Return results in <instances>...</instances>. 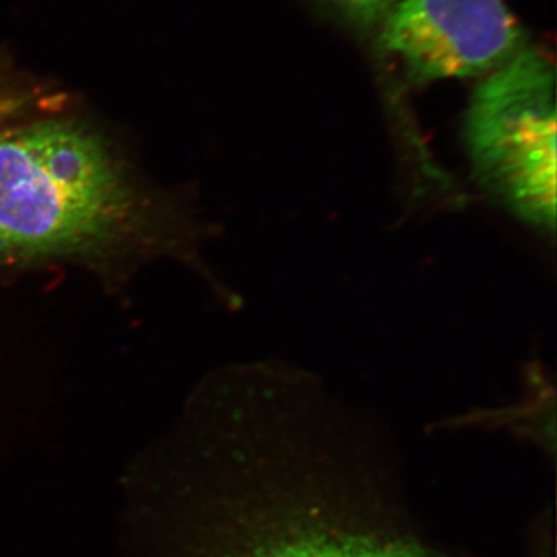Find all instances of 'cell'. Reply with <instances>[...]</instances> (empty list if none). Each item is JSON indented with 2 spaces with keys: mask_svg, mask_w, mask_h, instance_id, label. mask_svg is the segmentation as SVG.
<instances>
[{
  "mask_svg": "<svg viewBox=\"0 0 557 557\" xmlns=\"http://www.w3.org/2000/svg\"><path fill=\"white\" fill-rule=\"evenodd\" d=\"M366 446L358 412L317 376L239 370L131 468L135 557H438Z\"/></svg>",
  "mask_w": 557,
  "mask_h": 557,
  "instance_id": "obj_1",
  "label": "cell"
},
{
  "mask_svg": "<svg viewBox=\"0 0 557 557\" xmlns=\"http://www.w3.org/2000/svg\"><path fill=\"white\" fill-rule=\"evenodd\" d=\"M143 201L112 150L72 121L0 134V259L101 256L145 225Z\"/></svg>",
  "mask_w": 557,
  "mask_h": 557,
  "instance_id": "obj_2",
  "label": "cell"
},
{
  "mask_svg": "<svg viewBox=\"0 0 557 557\" xmlns=\"http://www.w3.org/2000/svg\"><path fill=\"white\" fill-rule=\"evenodd\" d=\"M556 70L522 47L482 76L465 116V143L479 185L541 233L556 230Z\"/></svg>",
  "mask_w": 557,
  "mask_h": 557,
  "instance_id": "obj_3",
  "label": "cell"
},
{
  "mask_svg": "<svg viewBox=\"0 0 557 557\" xmlns=\"http://www.w3.org/2000/svg\"><path fill=\"white\" fill-rule=\"evenodd\" d=\"M504 0H398L380 44L420 84L486 75L522 49Z\"/></svg>",
  "mask_w": 557,
  "mask_h": 557,
  "instance_id": "obj_4",
  "label": "cell"
},
{
  "mask_svg": "<svg viewBox=\"0 0 557 557\" xmlns=\"http://www.w3.org/2000/svg\"><path fill=\"white\" fill-rule=\"evenodd\" d=\"M348 21L362 28L380 27L398 0H329Z\"/></svg>",
  "mask_w": 557,
  "mask_h": 557,
  "instance_id": "obj_5",
  "label": "cell"
},
{
  "mask_svg": "<svg viewBox=\"0 0 557 557\" xmlns=\"http://www.w3.org/2000/svg\"><path fill=\"white\" fill-rule=\"evenodd\" d=\"M22 100L24 98L13 97V95L5 94V91H0V121L7 119L14 110L20 108Z\"/></svg>",
  "mask_w": 557,
  "mask_h": 557,
  "instance_id": "obj_6",
  "label": "cell"
}]
</instances>
